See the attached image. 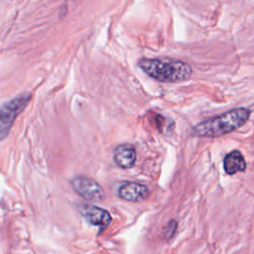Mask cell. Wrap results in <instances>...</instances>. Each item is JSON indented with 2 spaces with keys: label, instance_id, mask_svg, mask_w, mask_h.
<instances>
[{
  "label": "cell",
  "instance_id": "obj_9",
  "mask_svg": "<svg viewBox=\"0 0 254 254\" xmlns=\"http://www.w3.org/2000/svg\"><path fill=\"white\" fill-rule=\"evenodd\" d=\"M177 227H178V223L176 220H172L169 222L168 226L166 227V231H165V235L167 238H172L174 233L176 232L177 230Z\"/></svg>",
  "mask_w": 254,
  "mask_h": 254
},
{
  "label": "cell",
  "instance_id": "obj_5",
  "mask_svg": "<svg viewBox=\"0 0 254 254\" xmlns=\"http://www.w3.org/2000/svg\"><path fill=\"white\" fill-rule=\"evenodd\" d=\"M78 210L87 222L99 227L101 230L106 228L112 220L110 213L106 209L92 204H80Z\"/></svg>",
  "mask_w": 254,
  "mask_h": 254
},
{
  "label": "cell",
  "instance_id": "obj_3",
  "mask_svg": "<svg viewBox=\"0 0 254 254\" xmlns=\"http://www.w3.org/2000/svg\"><path fill=\"white\" fill-rule=\"evenodd\" d=\"M31 100L30 93L20 94L0 107V140L9 133L16 117L27 107Z\"/></svg>",
  "mask_w": 254,
  "mask_h": 254
},
{
  "label": "cell",
  "instance_id": "obj_7",
  "mask_svg": "<svg viewBox=\"0 0 254 254\" xmlns=\"http://www.w3.org/2000/svg\"><path fill=\"white\" fill-rule=\"evenodd\" d=\"M113 159L118 167L130 169L134 166L137 159L136 149L130 144H120L114 149Z\"/></svg>",
  "mask_w": 254,
  "mask_h": 254
},
{
  "label": "cell",
  "instance_id": "obj_2",
  "mask_svg": "<svg viewBox=\"0 0 254 254\" xmlns=\"http://www.w3.org/2000/svg\"><path fill=\"white\" fill-rule=\"evenodd\" d=\"M138 65L150 77L162 82L184 81L192 74L190 64L180 60L143 58Z\"/></svg>",
  "mask_w": 254,
  "mask_h": 254
},
{
  "label": "cell",
  "instance_id": "obj_6",
  "mask_svg": "<svg viewBox=\"0 0 254 254\" xmlns=\"http://www.w3.org/2000/svg\"><path fill=\"white\" fill-rule=\"evenodd\" d=\"M150 190L147 186L135 183V182H124L118 189V195L124 200L131 202H140L148 198Z\"/></svg>",
  "mask_w": 254,
  "mask_h": 254
},
{
  "label": "cell",
  "instance_id": "obj_4",
  "mask_svg": "<svg viewBox=\"0 0 254 254\" xmlns=\"http://www.w3.org/2000/svg\"><path fill=\"white\" fill-rule=\"evenodd\" d=\"M71 187L77 194L86 200L99 202L105 198L103 188L91 178L85 176L75 177L71 181Z\"/></svg>",
  "mask_w": 254,
  "mask_h": 254
},
{
  "label": "cell",
  "instance_id": "obj_8",
  "mask_svg": "<svg viewBox=\"0 0 254 254\" xmlns=\"http://www.w3.org/2000/svg\"><path fill=\"white\" fill-rule=\"evenodd\" d=\"M223 168L227 175H234L245 171L246 161L238 150H233L225 155L223 159Z\"/></svg>",
  "mask_w": 254,
  "mask_h": 254
},
{
  "label": "cell",
  "instance_id": "obj_1",
  "mask_svg": "<svg viewBox=\"0 0 254 254\" xmlns=\"http://www.w3.org/2000/svg\"><path fill=\"white\" fill-rule=\"evenodd\" d=\"M251 111L239 107L199 122L192 128V134L198 137H219L231 133L243 126L249 119Z\"/></svg>",
  "mask_w": 254,
  "mask_h": 254
}]
</instances>
